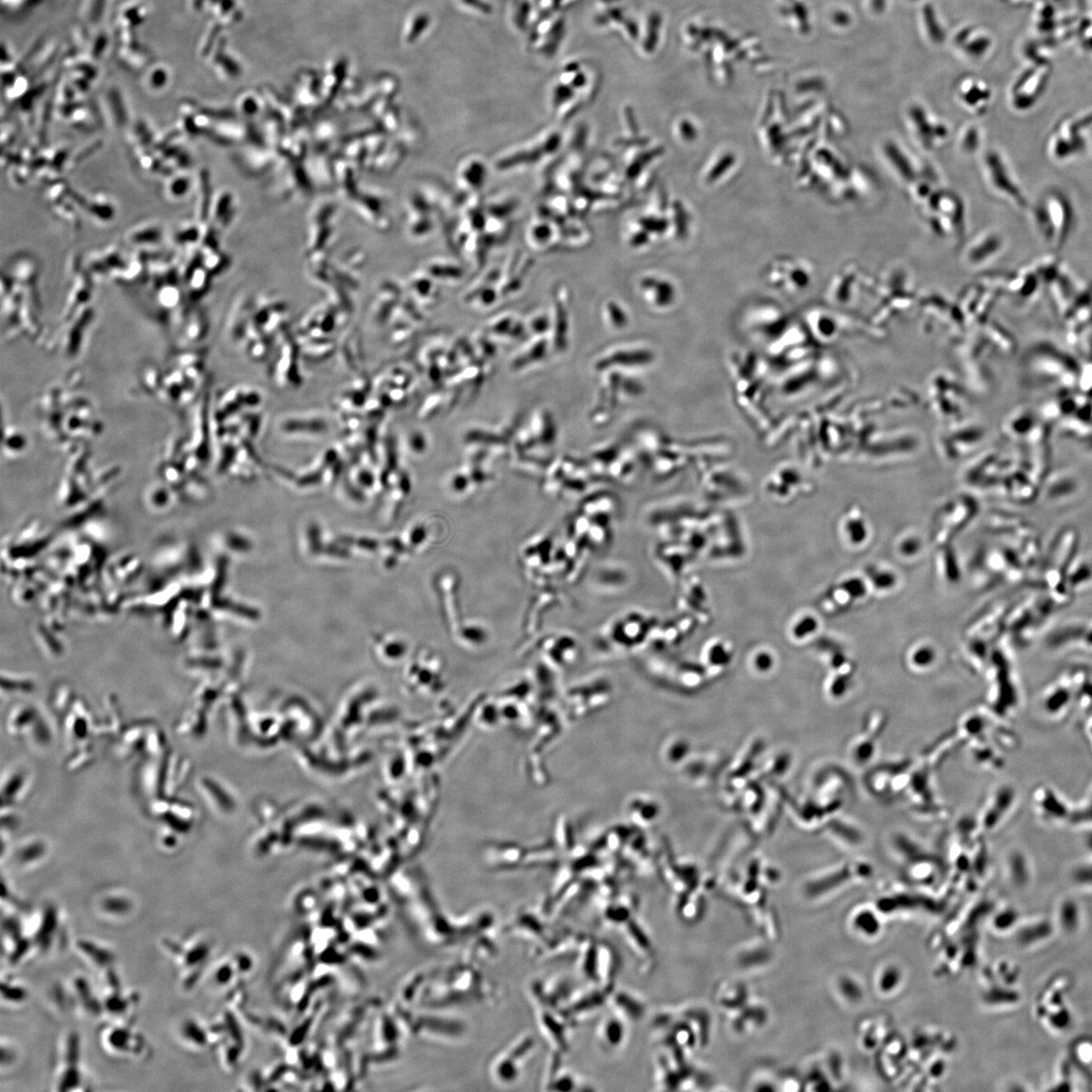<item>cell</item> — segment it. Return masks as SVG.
<instances>
[{
	"label": "cell",
	"instance_id": "cell-4",
	"mask_svg": "<svg viewBox=\"0 0 1092 1092\" xmlns=\"http://www.w3.org/2000/svg\"><path fill=\"white\" fill-rule=\"evenodd\" d=\"M1050 652L1092 654V618H1073L1061 622L1045 639Z\"/></svg>",
	"mask_w": 1092,
	"mask_h": 1092
},
{
	"label": "cell",
	"instance_id": "cell-1",
	"mask_svg": "<svg viewBox=\"0 0 1092 1092\" xmlns=\"http://www.w3.org/2000/svg\"><path fill=\"white\" fill-rule=\"evenodd\" d=\"M1079 530L1070 525L1061 527L1044 548L1040 565L1030 582L1029 588L1047 594L1058 609L1068 606L1073 600L1066 586V577L1079 556Z\"/></svg>",
	"mask_w": 1092,
	"mask_h": 1092
},
{
	"label": "cell",
	"instance_id": "cell-11",
	"mask_svg": "<svg viewBox=\"0 0 1092 1092\" xmlns=\"http://www.w3.org/2000/svg\"><path fill=\"white\" fill-rule=\"evenodd\" d=\"M1085 842H1086V844H1088V847H1089L1090 851L1092 852V834L1088 836V839H1086Z\"/></svg>",
	"mask_w": 1092,
	"mask_h": 1092
},
{
	"label": "cell",
	"instance_id": "cell-5",
	"mask_svg": "<svg viewBox=\"0 0 1092 1092\" xmlns=\"http://www.w3.org/2000/svg\"><path fill=\"white\" fill-rule=\"evenodd\" d=\"M535 1046V1040L531 1036L526 1035L525 1037L516 1040L504 1052L498 1055L491 1066L492 1078L496 1083L502 1084L515 1083L519 1079L523 1061L530 1054Z\"/></svg>",
	"mask_w": 1092,
	"mask_h": 1092
},
{
	"label": "cell",
	"instance_id": "cell-8",
	"mask_svg": "<svg viewBox=\"0 0 1092 1092\" xmlns=\"http://www.w3.org/2000/svg\"><path fill=\"white\" fill-rule=\"evenodd\" d=\"M162 236V229L156 225L155 223H144L132 230L126 235L128 240L136 245H146V244H155L159 242Z\"/></svg>",
	"mask_w": 1092,
	"mask_h": 1092
},
{
	"label": "cell",
	"instance_id": "cell-10",
	"mask_svg": "<svg viewBox=\"0 0 1092 1092\" xmlns=\"http://www.w3.org/2000/svg\"><path fill=\"white\" fill-rule=\"evenodd\" d=\"M93 214L100 221H109L115 216V207L108 196L99 195L90 202Z\"/></svg>",
	"mask_w": 1092,
	"mask_h": 1092
},
{
	"label": "cell",
	"instance_id": "cell-7",
	"mask_svg": "<svg viewBox=\"0 0 1092 1092\" xmlns=\"http://www.w3.org/2000/svg\"><path fill=\"white\" fill-rule=\"evenodd\" d=\"M547 1010H543L540 1015V1025L543 1029L546 1037L552 1043L553 1047L560 1051L568 1049V1025H563L562 1018H557ZM561 1053V1052H560Z\"/></svg>",
	"mask_w": 1092,
	"mask_h": 1092
},
{
	"label": "cell",
	"instance_id": "cell-9",
	"mask_svg": "<svg viewBox=\"0 0 1092 1092\" xmlns=\"http://www.w3.org/2000/svg\"><path fill=\"white\" fill-rule=\"evenodd\" d=\"M190 186V177H187L186 175H176L167 181L166 194L171 200H180L189 192Z\"/></svg>",
	"mask_w": 1092,
	"mask_h": 1092
},
{
	"label": "cell",
	"instance_id": "cell-12",
	"mask_svg": "<svg viewBox=\"0 0 1092 1092\" xmlns=\"http://www.w3.org/2000/svg\"><path fill=\"white\" fill-rule=\"evenodd\" d=\"M1091 560H1092V557H1091Z\"/></svg>",
	"mask_w": 1092,
	"mask_h": 1092
},
{
	"label": "cell",
	"instance_id": "cell-6",
	"mask_svg": "<svg viewBox=\"0 0 1092 1092\" xmlns=\"http://www.w3.org/2000/svg\"><path fill=\"white\" fill-rule=\"evenodd\" d=\"M1066 586L1071 595L1075 597L1079 594L1088 592L1092 589V560L1089 557L1078 556L1073 565L1070 566L1068 577H1066Z\"/></svg>",
	"mask_w": 1092,
	"mask_h": 1092
},
{
	"label": "cell",
	"instance_id": "cell-2",
	"mask_svg": "<svg viewBox=\"0 0 1092 1092\" xmlns=\"http://www.w3.org/2000/svg\"><path fill=\"white\" fill-rule=\"evenodd\" d=\"M1029 589L1027 595L1020 599L1010 614V633L1014 643L1020 648L1032 646L1046 624L1059 611L1047 594L1038 589Z\"/></svg>",
	"mask_w": 1092,
	"mask_h": 1092
},
{
	"label": "cell",
	"instance_id": "cell-3",
	"mask_svg": "<svg viewBox=\"0 0 1092 1092\" xmlns=\"http://www.w3.org/2000/svg\"><path fill=\"white\" fill-rule=\"evenodd\" d=\"M1034 221L1041 236L1056 249L1068 242L1074 226V211L1063 192L1049 190L1035 206Z\"/></svg>",
	"mask_w": 1092,
	"mask_h": 1092
}]
</instances>
